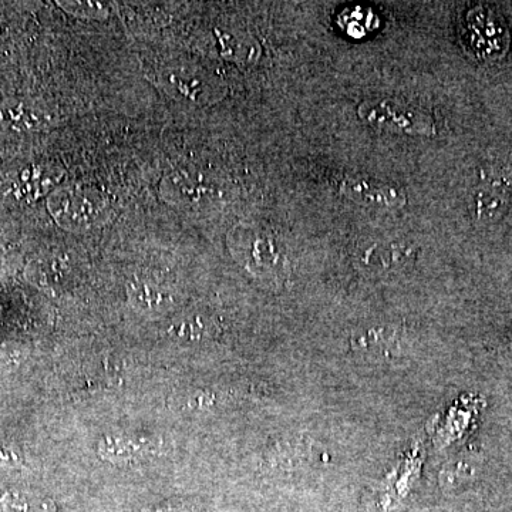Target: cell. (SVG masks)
I'll list each match as a JSON object with an SVG mask.
<instances>
[{
    "mask_svg": "<svg viewBox=\"0 0 512 512\" xmlns=\"http://www.w3.org/2000/svg\"><path fill=\"white\" fill-rule=\"evenodd\" d=\"M47 208L60 227L69 231H84L104 220L107 201L94 188L69 185L52 191Z\"/></svg>",
    "mask_w": 512,
    "mask_h": 512,
    "instance_id": "6da1fadb",
    "label": "cell"
},
{
    "mask_svg": "<svg viewBox=\"0 0 512 512\" xmlns=\"http://www.w3.org/2000/svg\"><path fill=\"white\" fill-rule=\"evenodd\" d=\"M359 116L370 126L392 131V133L417 134V136H433L436 133L433 117L430 114L402 100L366 101L360 106Z\"/></svg>",
    "mask_w": 512,
    "mask_h": 512,
    "instance_id": "7a4b0ae2",
    "label": "cell"
},
{
    "mask_svg": "<svg viewBox=\"0 0 512 512\" xmlns=\"http://www.w3.org/2000/svg\"><path fill=\"white\" fill-rule=\"evenodd\" d=\"M464 33L468 47L481 60H498L510 45L507 26L493 8L477 6L468 10Z\"/></svg>",
    "mask_w": 512,
    "mask_h": 512,
    "instance_id": "3957f363",
    "label": "cell"
},
{
    "mask_svg": "<svg viewBox=\"0 0 512 512\" xmlns=\"http://www.w3.org/2000/svg\"><path fill=\"white\" fill-rule=\"evenodd\" d=\"M50 121V114L35 100L10 97L0 103V127L10 133H36L49 126Z\"/></svg>",
    "mask_w": 512,
    "mask_h": 512,
    "instance_id": "277c9868",
    "label": "cell"
},
{
    "mask_svg": "<svg viewBox=\"0 0 512 512\" xmlns=\"http://www.w3.org/2000/svg\"><path fill=\"white\" fill-rule=\"evenodd\" d=\"M168 201L185 208H195L212 200L214 185L204 174L190 170L175 171L164 184Z\"/></svg>",
    "mask_w": 512,
    "mask_h": 512,
    "instance_id": "5b68a950",
    "label": "cell"
},
{
    "mask_svg": "<svg viewBox=\"0 0 512 512\" xmlns=\"http://www.w3.org/2000/svg\"><path fill=\"white\" fill-rule=\"evenodd\" d=\"M343 194L362 205H375V207H402L406 198L396 188L379 183V181L366 180V178L349 177L340 187Z\"/></svg>",
    "mask_w": 512,
    "mask_h": 512,
    "instance_id": "8992f818",
    "label": "cell"
},
{
    "mask_svg": "<svg viewBox=\"0 0 512 512\" xmlns=\"http://www.w3.org/2000/svg\"><path fill=\"white\" fill-rule=\"evenodd\" d=\"M241 242L242 247L238 255L248 266L249 271L256 272L258 275L274 274L282 261L274 239L266 235L251 234L248 238H242Z\"/></svg>",
    "mask_w": 512,
    "mask_h": 512,
    "instance_id": "52a82bcc",
    "label": "cell"
},
{
    "mask_svg": "<svg viewBox=\"0 0 512 512\" xmlns=\"http://www.w3.org/2000/svg\"><path fill=\"white\" fill-rule=\"evenodd\" d=\"M512 190L503 178H490L481 185L476 197L478 220L495 221L503 217L510 204Z\"/></svg>",
    "mask_w": 512,
    "mask_h": 512,
    "instance_id": "ba28073f",
    "label": "cell"
},
{
    "mask_svg": "<svg viewBox=\"0 0 512 512\" xmlns=\"http://www.w3.org/2000/svg\"><path fill=\"white\" fill-rule=\"evenodd\" d=\"M128 295H130L134 305H137L138 308L146 309V311L163 308L164 305L170 302V296L161 292L157 285L146 281L134 282L128 288Z\"/></svg>",
    "mask_w": 512,
    "mask_h": 512,
    "instance_id": "9c48e42d",
    "label": "cell"
},
{
    "mask_svg": "<svg viewBox=\"0 0 512 512\" xmlns=\"http://www.w3.org/2000/svg\"><path fill=\"white\" fill-rule=\"evenodd\" d=\"M143 448L126 439H109L100 443V454L109 460H128V458L136 457Z\"/></svg>",
    "mask_w": 512,
    "mask_h": 512,
    "instance_id": "30bf717a",
    "label": "cell"
},
{
    "mask_svg": "<svg viewBox=\"0 0 512 512\" xmlns=\"http://www.w3.org/2000/svg\"><path fill=\"white\" fill-rule=\"evenodd\" d=\"M205 322L200 318H185L178 320L171 328V333L180 339H201L205 335Z\"/></svg>",
    "mask_w": 512,
    "mask_h": 512,
    "instance_id": "8fae6325",
    "label": "cell"
}]
</instances>
